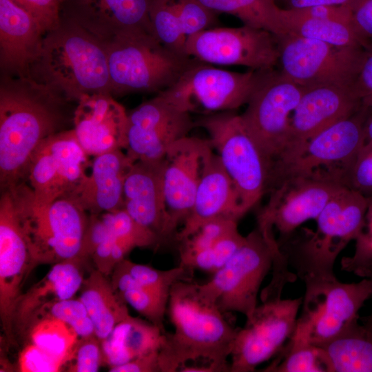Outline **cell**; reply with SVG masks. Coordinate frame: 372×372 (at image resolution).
I'll use <instances>...</instances> for the list:
<instances>
[{"label":"cell","instance_id":"cell-19","mask_svg":"<svg viewBox=\"0 0 372 372\" xmlns=\"http://www.w3.org/2000/svg\"><path fill=\"white\" fill-rule=\"evenodd\" d=\"M32 271L28 247L9 189L0 198V318L7 346L16 345L12 317L22 287Z\"/></svg>","mask_w":372,"mask_h":372},{"label":"cell","instance_id":"cell-29","mask_svg":"<svg viewBox=\"0 0 372 372\" xmlns=\"http://www.w3.org/2000/svg\"><path fill=\"white\" fill-rule=\"evenodd\" d=\"M165 333L149 321L130 316L101 342L103 363L110 368L158 349Z\"/></svg>","mask_w":372,"mask_h":372},{"label":"cell","instance_id":"cell-4","mask_svg":"<svg viewBox=\"0 0 372 372\" xmlns=\"http://www.w3.org/2000/svg\"><path fill=\"white\" fill-rule=\"evenodd\" d=\"M368 206L362 194L344 187L315 219L316 231L309 229L298 240L287 239L279 250L306 287L336 279L334 262L349 242L360 232Z\"/></svg>","mask_w":372,"mask_h":372},{"label":"cell","instance_id":"cell-26","mask_svg":"<svg viewBox=\"0 0 372 372\" xmlns=\"http://www.w3.org/2000/svg\"><path fill=\"white\" fill-rule=\"evenodd\" d=\"M133 163L123 149L94 156L90 172L69 198L90 214L123 209L124 183Z\"/></svg>","mask_w":372,"mask_h":372},{"label":"cell","instance_id":"cell-43","mask_svg":"<svg viewBox=\"0 0 372 372\" xmlns=\"http://www.w3.org/2000/svg\"><path fill=\"white\" fill-rule=\"evenodd\" d=\"M172 1L187 38L213 28L217 23L218 14L207 8L197 0H172Z\"/></svg>","mask_w":372,"mask_h":372},{"label":"cell","instance_id":"cell-35","mask_svg":"<svg viewBox=\"0 0 372 372\" xmlns=\"http://www.w3.org/2000/svg\"><path fill=\"white\" fill-rule=\"evenodd\" d=\"M79 339L76 331L65 322L50 315H39L29 324L21 340L72 360Z\"/></svg>","mask_w":372,"mask_h":372},{"label":"cell","instance_id":"cell-49","mask_svg":"<svg viewBox=\"0 0 372 372\" xmlns=\"http://www.w3.org/2000/svg\"><path fill=\"white\" fill-rule=\"evenodd\" d=\"M352 24L364 49L372 47V0H356L350 7Z\"/></svg>","mask_w":372,"mask_h":372},{"label":"cell","instance_id":"cell-33","mask_svg":"<svg viewBox=\"0 0 372 372\" xmlns=\"http://www.w3.org/2000/svg\"><path fill=\"white\" fill-rule=\"evenodd\" d=\"M207 8L238 17L244 25L285 34L282 10L275 0H197Z\"/></svg>","mask_w":372,"mask_h":372},{"label":"cell","instance_id":"cell-41","mask_svg":"<svg viewBox=\"0 0 372 372\" xmlns=\"http://www.w3.org/2000/svg\"><path fill=\"white\" fill-rule=\"evenodd\" d=\"M238 221L219 218L202 225L196 232L179 242V258L182 262L190 256L205 250L238 227Z\"/></svg>","mask_w":372,"mask_h":372},{"label":"cell","instance_id":"cell-34","mask_svg":"<svg viewBox=\"0 0 372 372\" xmlns=\"http://www.w3.org/2000/svg\"><path fill=\"white\" fill-rule=\"evenodd\" d=\"M112 285L121 297L147 321L166 332L164 327L167 302L138 284L118 263L111 273Z\"/></svg>","mask_w":372,"mask_h":372},{"label":"cell","instance_id":"cell-38","mask_svg":"<svg viewBox=\"0 0 372 372\" xmlns=\"http://www.w3.org/2000/svg\"><path fill=\"white\" fill-rule=\"evenodd\" d=\"M149 20L154 36L162 44L176 53L187 56L185 52L187 37L172 0H152Z\"/></svg>","mask_w":372,"mask_h":372},{"label":"cell","instance_id":"cell-40","mask_svg":"<svg viewBox=\"0 0 372 372\" xmlns=\"http://www.w3.org/2000/svg\"><path fill=\"white\" fill-rule=\"evenodd\" d=\"M368 206L362 228L356 237L352 256L343 257L341 269L363 278L372 277V196L367 197Z\"/></svg>","mask_w":372,"mask_h":372},{"label":"cell","instance_id":"cell-32","mask_svg":"<svg viewBox=\"0 0 372 372\" xmlns=\"http://www.w3.org/2000/svg\"><path fill=\"white\" fill-rule=\"evenodd\" d=\"M282 15L285 34L315 39L341 47L364 48L352 22L303 17L285 8H282Z\"/></svg>","mask_w":372,"mask_h":372},{"label":"cell","instance_id":"cell-53","mask_svg":"<svg viewBox=\"0 0 372 372\" xmlns=\"http://www.w3.org/2000/svg\"><path fill=\"white\" fill-rule=\"evenodd\" d=\"M365 143L372 144V110L364 125Z\"/></svg>","mask_w":372,"mask_h":372},{"label":"cell","instance_id":"cell-16","mask_svg":"<svg viewBox=\"0 0 372 372\" xmlns=\"http://www.w3.org/2000/svg\"><path fill=\"white\" fill-rule=\"evenodd\" d=\"M301 298L275 299L258 305L238 329L230 355V372L254 371L280 350L295 330Z\"/></svg>","mask_w":372,"mask_h":372},{"label":"cell","instance_id":"cell-13","mask_svg":"<svg viewBox=\"0 0 372 372\" xmlns=\"http://www.w3.org/2000/svg\"><path fill=\"white\" fill-rule=\"evenodd\" d=\"M185 52L203 63L256 71L272 70L279 59L277 37L247 25L213 27L191 35L186 39Z\"/></svg>","mask_w":372,"mask_h":372},{"label":"cell","instance_id":"cell-25","mask_svg":"<svg viewBox=\"0 0 372 372\" xmlns=\"http://www.w3.org/2000/svg\"><path fill=\"white\" fill-rule=\"evenodd\" d=\"M45 31L12 0H0V65L4 75L28 77Z\"/></svg>","mask_w":372,"mask_h":372},{"label":"cell","instance_id":"cell-5","mask_svg":"<svg viewBox=\"0 0 372 372\" xmlns=\"http://www.w3.org/2000/svg\"><path fill=\"white\" fill-rule=\"evenodd\" d=\"M6 189L14 200L32 271L41 265L79 258L90 214L68 197L39 203L27 182Z\"/></svg>","mask_w":372,"mask_h":372},{"label":"cell","instance_id":"cell-48","mask_svg":"<svg viewBox=\"0 0 372 372\" xmlns=\"http://www.w3.org/2000/svg\"><path fill=\"white\" fill-rule=\"evenodd\" d=\"M351 87L362 106L372 110V47L365 49L358 72Z\"/></svg>","mask_w":372,"mask_h":372},{"label":"cell","instance_id":"cell-47","mask_svg":"<svg viewBox=\"0 0 372 372\" xmlns=\"http://www.w3.org/2000/svg\"><path fill=\"white\" fill-rule=\"evenodd\" d=\"M37 19L45 32L57 27L61 19L57 0H12Z\"/></svg>","mask_w":372,"mask_h":372},{"label":"cell","instance_id":"cell-15","mask_svg":"<svg viewBox=\"0 0 372 372\" xmlns=\"http://www.w3.org/2000/svg\"><path fill=\"white\" fill-rule=\"evenodd\" d=\"M88 158L73 129L43 140L31 156L27 174L36 200L48 203L69 198L87 174Z\"/></svg>","mask_w":372,"mask_h":372},{"label":"cell","instance_id":"cell-1","mask_svg":"<svg viewBox=\"0 0 372 372\" xmlns=\"http://www.w3.org/2000/svg\"><path fill=\"white\" fill-rule=\"evenodd\" d=\"M66 101L29 77L3 75L0 84L1 191L26 182L31 156L58 132Z\"/></svg>","mask_w":372,"mask_h":372},{"label":"cell","instance_id":"cell-50","mask_svg":"<svg viewBox=\"0 0 372 372\" xmlns=\"http://www.w3.org/2000/svg\"><path fill=\"white\" fill-rule=\"evenodd\" d=\"M291 10L298 15L307 17L340 22H352L351 8L346 6L319 5Z\"/></svg>","mask_w":372,"mask_h":372},{"label":"cell","instance_id":"cell-20","mask_svg":"<svg viewBox=\"0 0 372 372\" xmlns=\"http://www.w3.org/2000/svg\"><path fill=\"white\" fill-rule=\"evenodd\" d=\"M362 105L351 86L322 84L304 87L291 119L290 139L280 163L313 136L358 111Z\"/></svg>","mask_w":372,"mask_h":372},{"label":"cell","instance_id":"cell-12","mask_svg":"<svg viewBox=\"0 0 372 372\" xmlns=\"http://www.w3.org/2000/svg\"><path fill=\"white\" fill-rule=\"evenodd\" d=\"M280 72L304 87L351 86L365 49L341 47L292 34L277 37Z\"/></svg>","mask_w":372,"mask_h":372},{"label":"cell","instance_id":"cell-42","mask_svg":"<svg viewBox=\"0 0 372 372\" xmlns=\"http://www.w3.org/2000/svg\"><path fill=\"white\" fill-rule=\"evenodd\" d=\"M39 315H50L61 320L69 324L80 338L95 335L92 321L79 298L66 299L48 304L41 309L32 320Z\"/></svg>","mask_w":372,"mask_h":372},{"label":"cell","instance_id":"cell-3","mask_svg":"<svg viewBox=\"0 0 372 372\" xmlns=\"http://www.w3.org/2000/svg\"><path fill=\"white\" fill-rule=\"evenodd\" d=\"M28 77L66 101L111 94L105 43L72 19L45 34Z\"/></svg>","mask_w":372,"mask_h":372},{"label":"cell","instance_id":"cell-46","mask_svg":"<svg viewBox=\"0 0 372 372\" xmlns=\"http://www.w3.org/2000/svg\"><path fill=\"white\" fill-rule=\"evenodd\" d=\"M103 363L101 341L96 335L80 338L68 371L96 372Z\"/></svg>","mask_w":372,"mask_h":372},{"label":"cell","instance_id":"cell-8","mask_svg":"<svg viewBox=\"0 0 372 372\" xmlns=\"http://www.w3.org/2000/svg\"><path fill=\"white\" fill-rule=\"evenodd\" d=\"M208 140L232 180L247 213L268 192L271 165L248 132L240 114L226 111L204 115L196 125Z\"/></svg>","mask_w":372,"mask_h":372},{"label":"cell","instance_id":"cell-37","mask_svg":"<svg viewBox=\"0 0 372 372\" xmlns=\"http://www.w3.org/2000/svg\"><path fill=\"white\" fill-rule=\"evenodd\" d=\"M282 360L273 363L265 371L270 372H327L318 349L309 337L294 330Z\"/></svg>","mask_w":372,"mask_h":372},{"label":"cell","instance_id":"cell-55","mask_svg":"<svg viewBox=\"0 0 372 372\" xmlns=\"http://www.w3.org/2000/svg\"><path fill=\"white\" fill-rule=\"evenodd\" d=\"M59 3L63 1V0H57Z\"/></svg>","mask_w":372,"mask_h":372},{"label":"cell","instance_id":"cell-10","mask_svg":"<svg viewBox=\"0 0 372 372\" xmlns=\"http://www.w3.org/2000/svg\"><path fill=\"white\" fill-rule=\"evenodd\" d=\"M265 72H233L195 59L172 86L158 94L190 114L234 111L247 103Z\"/></svg>","mask_w":372,"mask_h":372},{"label":"cell","instance_id":"cell-22","mask_svg":"<svg viewBox=\"0 0 372 372\" xmlns=\"http://www.w3.org/2000/svg\"><path fill=\"white\" fill-rule=\"evenodd\" d=\"M245 214L232 180L211 147L205 158L192 210L176 241L187 238L209 221L219 218L238 221Z\"/></svg>","mask_w":372,"mask_h":372},{"label":"cell","instance_id":"cell-44","mask_svg":"<svg viewBox=\"0 0 372 372\" xmlns=\"http://www.w3.org/2000/svg\"><path fill=\"white\" fill-rule=\"evenodd\" d=\"M71 359L54 355L31 342L23 343L19 352L17 371L57 372L61 371Z\"/></svg>","mask_w":372,"mask_h":372},{"label":"cell","instance_id":"cell-31","mask_svg":"<svg viewBox=\"0 0 372 372\" xmlns=\"http://www.w3.org/2000/svg\"><path fill=\"white\" fill-rule=\"evenodd\" d=\"M327 372H372V331L358 322L319 346Z\"/></svg>","mask_w":372,"mask_h":372},{"label":"cell","instance_id":"cell-7","mask_svg":"<svg viewBox=\"0 0 372 372\" xmlns=\"http://www.w3.org/2000/svg\"><path fill=\"white\" fill-rule=\"evenodd\" d=\"M371 110L362 106L350 116L330 125L306 141L271 170L270 188L279 180L303 176L345 187L349 172L365 144L364 125Z\"/></svg>","mask_w":372,"mask_h":372},{"label":"cell","instance_id":"cell-2","mask_svg":"<svg viewBox=\"0 0 372 372\" xmlns=\"http://www.w3.org/2000/svg\"><path fill=\"white\" fill-rule=\"evenodd\" d=\"M167 313L174 327L165 332L158 351L161 372H174L189 362L203 360L215 372H230V358L238 329L192 280L176 283Z\"/></svg>","mask_w":372,"mask_h":372},{"label":"cell","instance_id":"cell-28","mask_svg":"<svg viewBox=\"0 0 372 372\" xmlns=\"http://www.w3.org/2000/svg\"><path fill=\"white\" fill-rule=\"evenodd\" d=\"M151 1L77 0V12L71 19L103 43L127 32L146 31L152 33L149 20Z\"/></svg>","mask_w":372,"mask_h":372},{"label":"cell","instance_id":"cell-6","mask_svg":"<svg viewBox=\"0 0 372 372\" xmlns=\"http://www.w3.org/2000/svg\"><path fill=\"white\" fill-rule=\"evenodd\" d=\"M104 43L112 96L158 94L172 86L195 60L167 48L146 31L121 33Z\"/></svg>","mask_w":372,"mask_h":372},{"label":"cell","instance_id":"cell-36","mask_svg":"<svg viewBox=\"0 0 372 372\" xmlns=\"http://www.w3.org/2000/svg\"><path fill=\"white\" fill-rule=\"evenodd\" d=\"M118 263L138 284L167 302L176 283L192 280L194 276V269L180 264L169 269L161 270L125 258Z\"/></svg>","mask_w":372,"mask_h":372},{"label":"cell","instance_id":"cell-45","mask_svg":"<svg viewBox=\"0 0 372 372\" xmlns=\"http://www.w3.org/2000/svg\"><path fill=\"white\" fill-rule=\"evenodd\" d=\"M345 187L366 197L372 196V144L365 143L347 177Z\"/></svg>","mask_w":372,"mask_h":372},{"label":"cell","instance_id":"cell-23","mask_svg":"<svg viewBox=\"0 0 372 372\" xmlns=\"http://www.w3.org/2000/svg\"><path fill=\"white\" fill-rule=\"evenodd\" d=\"M163 158L133 163L123 188V209L137 223L156 234L161 244L169 242L163 187Z\"/></svg>","mask_w":372,"mask_h":372},{"label":"cell","instance_id":"cell-30","mask_svg":"<svg viewBox=\"0 0 372 372\" xmlns=\"http://www.w3.org/2000/svg\"><path fill=\"white\" fill-rule=\"evenodd\" d=\"M80 300L92 321L95 335L101 342L115 327L131 315L127 303L113 288L107 276L94 269L83 280Z\"/></svg>","mask_w":372,"mask_h":372},{"label":"cell","instance_id":"cell-18","mask_svg":"<svg viewBox=\"0 0 372 372\" xmlns=\"http://www.w3.org/2000/svg\"><path fill=\"white\" fill-rule=\"evenodd\" d=\"M208 139L185 136L171 145L164 158L163 187L167 215L169 241H176L178 229L189 216L201 176Z\"/></svg>","mask_w":372,"mask_h":372},{"label":"cell","instance_id":"cell-9","mask_svg":"<svg viewBox=\"0 0 372 372\" xmlns=\"http://www.w3.org/2000/svg\"><path fill=\"white\" fill-rule=\"evenodd\" d=\"M279 254L278 245L256 227L226 264L199 287L224 313L238 312L249 318L258 306L261 284Z\"/></svg>","mask_w":372,"mask_h":372},{"label":"cell","instance_id":"cell-54","mask_svg":"<svg viewBox=\"0 0 372 372\" xmlns=\"http://www.w3.org/2000/svg\"><path fill=\"white\" fill-rule=\"evenodd\" d=\"M369 279L371 280V282H372V277ZM371 298H372V294H371ZM362 321H363V325L367 329H369V330L372 331V310H371V313L369 316H365L362 318Z\"/></svg>","mask_w":372,"mask_h":372},{"label":"cell","instance_id":"cell-51","mask_svg":"<svg viewBox=\"0 0 372 372\" xmlns=\"http://www.w3.org/2000/svg\"><path fill=\"white\" fill-rule=\"evenodd\" d=\"M159 349L151 351L121 365L109 368L110 372H161Z\"/></svg>","mask_w":372,"mask_h":372},{"label":"cell","instance_id":"cell-27","mask_svg":"<svg viewBox=\"0 0 372 372\" xmlns=\"http://www.w3.org/2000/svg\"><path fill=\"white\" fill-rule=\"evenodd\" d=\"M85 260L76 258L54 264L39 282L19 297L13 312L14 334L22 340L35 316L44 306L73 298L83 282V265Z\"/></svg>","mask_w":372,"mask_h":372},{"label":"cell","instance_id":"cell-39","mask_svg":"<svg viewBox=\"0 0 372 372\" xmlns=\"http://www.w3.org/2000/svg\"><path fill=\"white\" fill-rule=\"evenodd\" d=\"M246 236L241 235L238 227L233 229L212 247L201 251L179 264L194 270L214 273L232 257L244 244Z\"/></svg>","mask_w":372,"mask_h":372},{"label":"cell","instance_id":"cell-52","mask_svg":"<svg viewBox=\"0 0 372 372\" xmlns=\"http://www.w3.org/2000/svg\"><path fill=\"white\" fill-rule=\"evenodd\" d=\"M285 9H300L319 5H340L351 7L356 0H281Z\"/></svg>","mask_w":372,"mask_h":372},{"label":"cell","instance_id":"cell-11","mask_svg":"<svg viewBox=\"0 0 372 372\" xmlns=\"http://www.w3.org/2000/svg\"><path fill=\"white\" fill-rule=\"evenodd\" d=\"M304 90L280 72L265 71L240 114L271 169L288 147L291 116Z\"/></svg>","mask_w":372,"mask_h":372},{"label":"cell","instance_id":"cell-24","mask_svg":"<svg viewBox=\"0 0 372 372\" xmlns=\"http://www.w3.org/2000/svg\"><path fill=\"white\" fill-rule=\"evenodd\" d=\"M371 294L369 278L353 283L340 282L337 278L331 282L325 293L309 309L313 323L310 342L324 344L358 322V312Z\"/></svg>","mask_w":372,"mask_h":372},{"label":"cell","instance_id":"cell-17","mask_svg":"<svg viewBox=\"0 0 372 372\" xmlns=\"http://www.w3.org/2000/svg\"><path fill=\"white\" fill-rule=\"evenodd\" d=\"M195 125L190 113L157 94L127 112L125 152L134 162L162 160Z\"/></svg>","mask_w":372,"mask_h":372},{"label":"cell","instance_id":"cell-21","mask_svg":"<svg viewBox=\"0 0 372 372\" xmlns=\"http://www.w3.org/2000/svg\"><path fill=\"white\" fill-rule=\"evenodd\" d=\"M73 122L75 136L89 156L125 149L127 112L111 94L81 97Z\"/></svg>","mask_w":372,"mask_h":372},{"label":"cell","instance_id":"cell-14","mask_svg":"<svg viewBox=\"0 0 372 372\" xmlns=\"http://www.w3.org/2000/svg\"><path fill=\"white\" fill-rule=\"evenodd\" d=\"M344 187L338 183L303 176L283 178L269 190L267 204L258 212L257 227L267 238L280 234L278 246L304 222L316 219Z\"/></svg>","mask_w":372,"mask_h":372}]
</instances>
